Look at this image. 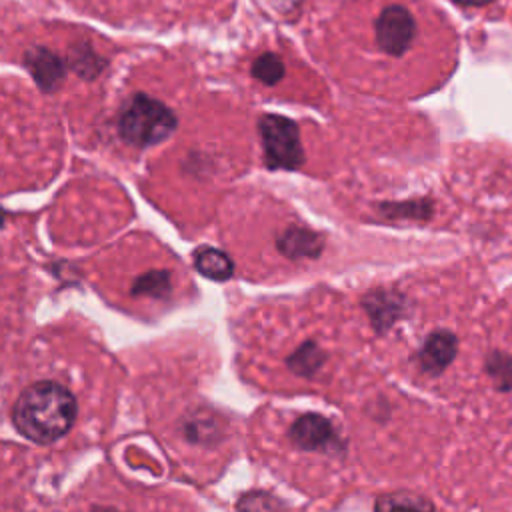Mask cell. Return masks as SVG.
<instances>
[{
	"label": "cell",
	"instance_id": "cell-1",
	"mask_svg": "<svg viewBox=\"0 0 512 512\" xmlns=\"http://www.w3.org/2000/svg\"><path fill=\"white\" fill-rule=\"evenodd\" d=\"M76 398L58 382L44 380L28 386L12 408L16 430L32 442L48 444L72 428L76 420Z\"/></svg>",
	"mask_w": 512,
	"mask_h": 512
},
{
	"label": "cell",
	"instance_id": "cell-2",
	"mask_svg": "<svg viewBox=\"0 0 512 512\" xmlns=\"http://www.w3.org/2000/svg\"><path fill=\"white\" fill-rule=\"evenodd\" d=\"M174 112L148 94H134L118 116V134L126 144L146 148L160 144L176 130Z\"/></svg>",
	"mask_w": 512,
	"mask_h": 512
},
{
	"label": "cell",
	"instance_id": "cell-3",
	"mask_svg": "<svg viewBox=\"0 0 512 512\" xmlns=\"http://www.w3.org/2000/svg\"><path fill=\"white\" fill-rule=\"evenodd\" d=\"M418 36L416 14L400 4L390 2L384 4L378 16L374 18V42L376 50L390 60L404 58L414 46Z\"/></svg>",
	"mask_w": 512,
	"mask_h": 512
},
{
	"label": "cell",
	"instance_id": "cell-4",
	"mask_svg": "<svg viewBox=\"0 0 512 512\" xmlns=\"http://www.w3.org/2000/svg\"><path fill=\"white\" fill-rule=\"evenodd\" d=\"M258 132L262 138L264 162L268 168L294 170L304 162L300 132L290 118L278 114H264L258 120Z\"/></svg>",
	"mask_w": 512,
	"mask_h": 512
},
{
	"label": "cell",
	"instance_id": "cell-5",
	"mask_svg": "<svg viewBox=\"0 0 512 512\" xmlns=\"http://www.w3.org/2000/svg\"><path fill=\"white\" fill-rule=\"evenodd\" d=\"M290 440L302 450H336L340 438L330 424L320 414H304L290 428Z\"/></svg>",
	"mask_w": 512,
	"mask_h": 512
},
{
	"label": "cell",
	"instance_id": "cell-6",
	"mask_svg": "<svg viewBox=\"0 0 512 512\" xmlns=\"http://www.w3.org/2000/svg\"><path fill=\"white\" fill-rule=\"evenodd\" d=\"M456 352H458L456 336L448 330H436L424 340V344L416 352V364L420 372L438 376L448 368Z\"/></svg>",
	"mask_w": 512,
	"mask_h": 512
},
{
	"label": "cell",
	"instance_id": "cell-7",
	"mask_svg": "<svg viewBox=\"0 0 512 512\" xmlns=\"http://www.w3.org/2000/svg\"><path fill=\"white\" fill-rule=\"evenodd\" d=\"M24 66L42 92H54L66 74V64L48 48L36 46L24 54Z\"/></svg>",
	"mask_w": 512,
	"mask_h": 512
},
{
	"label": "cell",
	"instance_id": "cell-8",
	"mask_svg": "<svg viewBox=\"0 0 512 512\" xmlns=\"http://www.w3.org/2000/svg\"><path fill=\"white\" fill-rule=\"evenodd\" d=\"M278 250L292 260L316 258L322 250V238L308 228L290 226L278 236Z\"/></svg>",
	"mask_w": 512,
	"mask_h": 512
},
{
	"label": "cell",
	"instance_id": "cell-9",
	"mask_svg": "<svg viewBox=\"0 0 512 512\" xmlns=\"http://www.w3.org/2000/svg\"><path fill=\"white\" fill-rule=\"evenodd\" d=\"M182 434L192 444H214L222 434V422L208 410H198L184 418Z\"/></svg>",
	"mask_w": 512,
	"mask_h": 512
},
{
	"label": "cell",
	"instance_id": "cell-10",
	"mask_svg": "<svg viewBox=\"0 0 512 512\" xmlns=\"http://www.w3.org/2000/svg\"><path fill=\"white\" fill-rule=\"evenodd\" d=\"M366 310L376 328H388L402 316V298L390 292H374L366 298Z\"/></svg>",
	"mask_w": 512,
	"mask_h": 512
},
{
	"label": "cell",
	"instance_id": "cell-11",
	"mask_svg": "<svg viewBox=\"0 0 512 512\" xmlns=\"http://www.w3.org/2000/svg\"><path fill=\"white\" fill-rule=\"evenodd\" d=\"M196 268L200 274L212 278V280H228L232 276V262L230 258L216 250V248H200L194 256Z\"/></svg>",
	"mask_w": 512,
	"mask_h": 512
},
{
	"label": "cell",
	"instance_id": "cell-12",
	"mask_svg": "<svg viewBox=\"0 0 512 512\" xmlns=\"http://www.w3.org/2000/svg\"><path fill=\"white\" fill-rule=\"evenodd\" d=\"M324 360L326 354L314 342H306L288 358V366L298 376H314L322 368Z\"/></svg>",
	"mask_w": 512,
	"mask_h": 512
},
{
	"label": "cell",
	"instance_id": "cell-13",
	"mask_svg": "<svg viewBox=\"0 0 512 512\" xmlns=\"http://www.w3.org/2000/svg\"><path fill=\"white\" fill-rule=\"evenodd\" d=\"M484 370L492 378L498 390H512V356L502 350L488 352L484 360Z\"/></svg>",
	"mask_w": 512,
	"mask_h": 512
},
{
	"label": "cell",
	"instance_id": "cell-14",
	"mask_svg": "<svg viewBox=\"0 0 512 512\" xmlns=\"http://www.w3.org/2000/svg\"><path fill=\"white\" fill-rule=\"evenodd\" d=\"M376 512H434V508L426 498L402 492L378 498Z\"/></svg>",
	"mask_w": 512,
	"mask_h": 512
},
{
	"label": "cell",
	"instance_id": "cell-15",
	"mask_svg": "<svg viewBox=\"0 0 512 512\" xmlns=\"http://www.w3.org/2000/svg\"><path fill=\"white\" fill-rule=\"evenodd\" d=\"M70 66L82 78H94L106 66V62L90 48V46H76L70 52Z\"/></svg>",
	"mask_w": 512,
	"mask_h": 512
},
{
	"label": "cell",
	"instance_id": "cell-16",
	"mask_svg": "<svg viewBox=\"0 0 512 512\" xmlns=\"http://www.w3.org/2000/svg\"><path fill=\"white\" fill-rule=\"evenodd\" d=\"M252 76L266 86H274L284 76V62L276 54L264 52L252 64Z\"/></svg>",
	"mask_w": 512,
	"mask_h": 512
},
{
	"label": "cell",
	"instance_id": "cell-17",
	"mask_svg": "<svg viewBox=\"0 0 512 512\" xmlns=\"http://www.w3.org/2000/svg\"><path fill=\"white\" fill-rule=\"evenodd\" d=\"M132 294H138V296H156V298L168 296V294H170V274L164 272V270L142 274V276L134 282Z\"/></svg>",
	"mask_w": 512,
	"mask_h": 512
},
{
	"label": "cell",
	"instance_id": "cell-18",
	"mask_svg": "<svg viewBox=\"0 0 512 512\" xmlns=\"http://www.w3.org/2000/svg\"><path fill=\"white\" fill-rule=\"evenodd\" d=\"M238 512H280V502L266 492H250L238 502Z\"/></svg>",
	"mask_w": 512,
	"mask_h": 512
},
{
	"label": "cell",
	"instance_id": "cell-19",
	"mask_svg": "<svg viewBox=\"0 0 512 512\" xmlns=\"http://www.w3.org/2000/svg\"><path fill=\"white\" fill-rule=\"evenodd\" d=\"M456 2L466 4V6H480V4H486V2H490V0H456Z\"/></svg>",
	"mask_w": 512,
	"mask_h": 512
},
{
	"label": "cell",
	"instance_id": "cell-20",
	"mask_svg": "<svg viewBox=\"0 0 512 512\" xmlns=\"http://www.w3.org/2000/svg\"><path fill=\"white\" fill-rule=\"evenodd\" d=\"M92 512H118V510H114V508H94Z\"/></svg>",
	"mask_w": 512,
	"mask_h": 512
},
{
	"label": "cell",
	"instance_id": "cell-21",
	"mask_svg": "<svg viewBox=\"0 0 512 512\" xmlns=\"http://www.w3.org/2000/svg\"><path fill=\"white\" fill-rule=\"evenodd\" d=\"M2 224H4V212L0 210V226H2Z\"/></svg>",
	"mask_w": 512,
	"mask_h": 512
}]
</instances>
